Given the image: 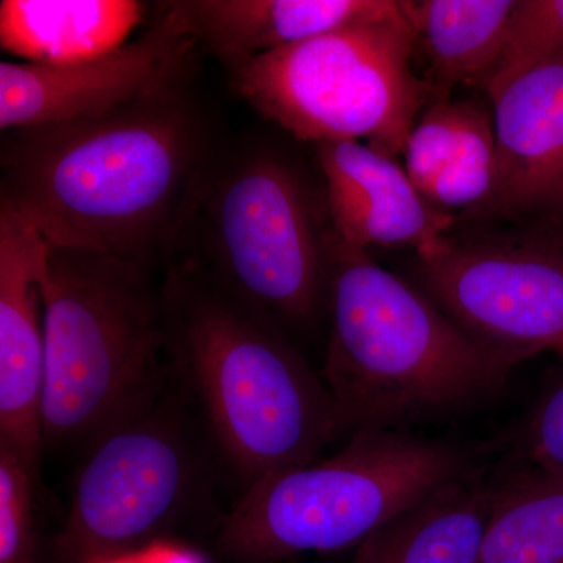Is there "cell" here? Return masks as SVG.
Instances as JSON below:
<instances>
[{
    "mask_svg": "<svg viewBox=\"0 0 563 563\" xmlns=\"http://www.w3.org/2000/svg\"><path fill=\"white\" fill-rule=\"evenodd\" d=\"M3 135L0 202L52 247L141 266L179 239L214 168L185 81L99 117Z\"/></svg>",
    "mask_w": 563,
    "mask_h": 563,
    "instance_id": "6da1fadb",
    "label": "cell"
},
{
    "mask_svg": "<svg viewBox=\"0 0 563 563\" xmlns=\"http://www.w3.org/2000/svg\"><path fill=\"white\" fill-rule=\"evenodd\" d=\"M162 296L169 365L247 485L314 462L347 432L321 374L207 274L174 269Z\"/></svg>",
    "mask_w": 563,
    "mask_h": 563,
    "instance_id": "7a4b0ae2",
    "label": "cell"
},
{
    "mask_svg": "<svg viewBox=\"0 0 563 563\" xmlns=\"http://www.w3.org/2000/svg\"><path fill=\"white\" fill-rule=\"evenodd\" d=\"M324 242L331 332L321 376L347 432L401 429L506 384L512 368L424 291L344 243L331 225Z\"/></svg>",
    "mask_w": 563,
    "mask_h": 563,
    "instance_id": "3957f363",
    "label": "cell"
},
{
    "mask_svg": "<svg viewBox=\"0 0 563 563\" xmlns=\"http://www.w3.org/2000/svg\"><path fill=\"white\" fill-rule=\"evenodd\" d=\"M41 288L44 448L90 446L163 396V296L146 266L52 246Z\"/></svg>",
    "mask_w": 563,
    "mask_h": 563,
    "instance_id": "277c9868",
    "label": "cell"
},
{
    "mask_svg": "<svg viewBox=\"0 0 563 563\" xmlns=\"http://www.w3.org/2000/svg\"><path fill=\"white\" fill-rule=\"evenodd\" d=\"M470 477L472 454L457 444L401 429L354 432L328 461L247 485L222 521L220 548L244 563L358 548L396 515Z\"/></svg>",
    "mask_w": 563,
    "mask_h": 563,
    "instance_id": "5b68a950",
    "label": "cell"
},
{
    "mask_svg": "<svg viewBox=\"0 0 563 563\" xmlns=\"http://www.w3.org/2000/svg\"><path fill=\"white\" fill-rule=\"evenodd\" d=\"M402 2L232 70L233 87L296 139L362 141L399 157L422 109L442 91L422 79Z\"/></svg>",
    "mask_w": 563,
    "mask_h": 563,
    "instance_id": "8992f818",
    "label": "cell"
},
{
    "mask_svg": "<svg viewBox=\"0 0 563 563\" xmlns=\"http://www.w3.org/2000/svg\"><path fill=\"white\" fill-rule=\"evenodd\" d=\"M198 210L221 290L273 325L317 317L328 301V228L290 162L261 150L214 165Z\"/></svg>",
    "mask_w": 563,
    "mask_h": 563,
    "instance_id": "52a82bcc",
    "label": "cell"
},
{
    "mask_svg": "<svg viewBox=\"0 0 563 563\" xmlns=\"http://www.w3.org/2000/svg\"><path fill=\"white\" fill-rule=\"evenodd\" d=\"M177 404L158 399L88 448L54 550L62 563L135 553L187 512L201 461Z\"/></svg>",
    "mask_w": 563,
    "mask_h": 563,
    "instance_id": "ba28073f",
    "label": "cell"
},
{
    "mask_svg": "<svg viewBox=\"0 0 563 563\" xmlns=\"http://www.w3.org/2000/svg\"><path fill=\"white\" fill-rule=\"evenodd\" d=\"M417 254L422 291L510 368L563 346V233H448Z\"/></svg>",
    "mask_w": 563,
    "mask_h": 563,
    "instance_id": "9c48e42d",
    "label": "cell"
},
{
    "mask_svg": "<svg viewBox=\"0 0 563 563\" xmlns=\"http://www.w3.org/2000/svg\"><path fill=\"white\" fill-rule=\"evenodd\" d=\"M198 47L174 2L136 40L69 66L0 63V128H43L99 117L184 84Z\"/></svg>",
    "mask_w": 563,
    "mask_h": 563,
    "instance_id": "30bf717a",
    "label": "cell"
},
{
    "mask_svg": "<svg viewBox=\"0 0 563 563\" xmlns=\"http://www.w3.org/2000/svg\"><path fill=\"white\" fill-rule=\"evenodd\" d=\"M490 103L498 184L481 218L531 221L559 232L563 228V54L515 77Z\"/></svg>",
    "mask_w": 563,
    "mask_h": 563,
    "instance_id": "8fae6325",
    "label": "cell"
},
{
    "mask_svg": "<svg viewBox=\"0 0 563 563\" xmlns=\"http://www.w3.org/2000/svg\"><path fill=\"white\" fill-rule=\"evenodd\" d=\"M51 244L0 202V443L40 472L44 450V266Z\"/></svg>",
    "mask_w": 563,
    "mask_h": 563,
    "instance_id": "7c38bea8",
    "label": "cell"
},
{
    "mask_svg": "<svg viewBox=\"0 0 563 563\" xmlns=\"http://www.w3.org/2000/svg\"><path fill=\"white\" fill-rule=\"evenodd\" d=\"M317 157L332 231L351 246L421 252L455 224L422 198L401 163L362 141L318 143Z\"/></svg>",
    "mask_w": 563,
    "mask_h": 563,
    "instance_id": "4fadbf2b",
    "label": "cell"
},
{
    "mask_svg": "<svg viewBox=\"0 0 563 563\" xmlns=\"http://www.w3.org/2000/svg\"><path fill=\"white\" fill-rule=\"evenodd\" d=\"M404 168L433 209L481 218L498 184L493 110L440 92L422 109L402 151Z\"/></svg>",
    "mask_w": 563,
    "mask_h": 563,
    "instance_id": "5bb4252c",
    "label": "cell"
},
{
    "mask_svg": "<svg viewBox=\"0 0 563 563\" xmlns=\"http://www.w3.org/2000/svg\"><path fill=\"white\" fill-rule=\"evenodd\" d=\"M396 0H184L174 2L198 46L229 69L373 20Z\"/></svg>",
    "mask_w": 563,
    "mask_h": 563,
    "instance_id": "9a60e30c",
    "label": "cell"
},
{
    "mask_svg": "<svg viewBox=\"0 0 563 563\" xmlns=\"http://www.w3.org/2000/svg\"><path fill=\"white\" fill-rule=\"evenodd\" d=\"M144 13L135 0H3L0 44L22 63L79 65L128 44Z\"/></svg>",
    "mask_w": 563,
    "mask_h": 563,
    "instance_id": "2e32d148",
    "label": "cell"
},
{
    "mask_svg": "<svg viewBox=\"0 0 563 563\" xmlns=\"http://www.w3.org/2000/svg\"><path fill=\"white\" fill-rule=\"evenodd\" d=\"M517 0H410L402 2L412 24L413 60L420 76L442 91L484 90L501 57Z\"/></svg>",
    "mask_w": 563,
    "mask_h": 563,
    "instance_id": "e0dca14e",
    "label": "cell"
},
{
    "mask_svg": "<svg viewBox=\"0 0 563 563\" xmlns=\"http://www.w3.org/2000/svg\"><path fill=\"white\" fill-rule=\"evenodd\" d=\"M492 496L474 477L450 485L377 529L352 563H476Z\"/></svg>",
    "mask_w": 563,
    "mask_h": 563,
    "instance_id": "ac0fdd59",
    "label": "cell"
},
{
    "mask_svg": "<svg viewBox=\"0 0 563 563\" xmlns=\"http://www.w3.org/2000/svg\"><path fill=\"white\" fill-rule=\"evenodd\" d=\"M476 563H563V472L533 466L493 487Z\"/></svg>",
    "mask_w": 563,
    "mask_h": 563,
    "instance_id": "d6986e66",
    "label": "cell"
},
{
    "mask_svg": "<svg viewBox=\"0 0 563 563\" xmlns=\"http://www.w3.org/2000/svg\"><path fill=\"white\" fill-rule=\"evenodd\" d=\"M559 54H563V0H517L485 95L492 99L515 77Z\"/></svg>",
    "mask_w": 563,
    "mask_h": 563,
    "instance_id": "ffe728a7",
    "label": "cell"
},
{
    "mask_svg": "<svg viewBox=\"0 0 563 563\" xmlns=\"http://www.w3.org/2000/svg\"><path fill=\"white\" fill-rule=\"evenodd\" d=\"M38 470L0 443V563L38 562Z\"/></svg>",
    "mask_w": 563,
    "mask_h": 563,
    "instance_id": "44dd1931",
    "label": "cell"
},
{
    "mask_svg": "<svg viewBox=\"0 0 563 563\" xmlns=\"http://www.w3.org/2000/svg\"><path fill=\"white\" fill-rule=\"evenodd\" d=\"M533 466L563 472V383L540 404L528 429Z\"/></svg>",
    "mask_w": 563,
    "mask_h": 563,
    "instance_id": "7402d4cb",
    "label": "cell"
},
{
    "mask_svg": "<svg viewBox=\"0 0 563 563\" xmlns=\"http://www.w3.org/2000/svg\"><path fill=\"white\" fill-rule=\"evenodd\" d=\"M558 352H559V354H561V355H562V357H563V346H562V347H561V350H559Z\"/></svg>",
    "mask_w": 563,
    "mask_h": 563,
    "instance_id": "603a6c76",
    "label": "cell"
}]
</instances>
